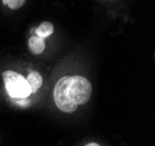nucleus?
<instances>
[{
  "label": "nucleus",
  "instance_id": "nucleus-7",
  "mask_svg": "<svg viewBox=\"0 0 155 146\" xmlns=\"http://www.w3.org/2000/svg\"><path fill=\"white\" fill-rule=\"evenodd\" d=\"M14 100L16 102V104H19L21 107H28L30 104V101L28 97H26V99H14Z\"/></svg>",
  "mask_w": 155,
  "mask_h": 146
},
{
  "label": "nucleus",
  "instance_id": "nucleus-4",
  "mask_svg": "<svg viewBox=\"0 0 155 146\" xmlns=\"http://www.w3.org/2000/svg\"><path fill=\"white\" fill-rule=\"evenodd\" d=\"M27 81L30 86V89H31V93H36L41 86H42V83H43V79H42V76L39 74L38 72H30L29 76L27 78Z\"/></svg>",
  "mask_w": 155,
  "mask_h": 146
},
{
  "label": "nucleus",
  "instance_id": "nucleus-3",
  "mask_svg": "<svg viewBox=\"0 0 155 146\" xmlns=\"http://www.w3.org/2000/svg\"><path fill=\"white\" fill-rule=\"evenodd\" d=\"M29 50L31 51L34 55H41L43 51L45 50V42L43 38L38 36H31L29 38Z\"/></svg>",
  "mask_w": 155,
  "mask_h": 146
},
{
  "label": "nucleus",
  "instance_id": "nucleus-1",
  "mask_svg": "<svg viewBox=\"0 0 155 146\" xmlns=\"http://www.w3.org/2000/svg\"><path fill=\"white\" fill-rule=\"evenodd\" d=\"M91 85L81 76H63L58 80L53 90L54 103L64 113H74L78 106L91 99Z\"/></svg>",
  "mask_w": 155,
  "mask_h": 146
},
{
  "label": "nucleus",
  "instance_id": "nucleus-2",
  "mask_svg": "<svg viewBox=\"0 0 155 146\" xmlns=\"http://www.w3.org/2000/svg\"><path fill=\"white\" fill-rule=\"evenodd\" d=\"M5 87L12 99H26L31 94L30 86L27 79L14 71H6L2 74Z\"/></svg>",
  "mask_w": 155,
  "mask_h": 146
},
{
  "label": "nucleus",
  "instance_id": "nucleus-8",
  "mask_svg": "<svg viewBox=\"0 0 155 146\" xmlns=\"http://www.w3.org/2000/svg\"><path fill=\"white\" fill-rule=\"evenodd\" d=\"M86 146H100V145L96 144V143H89V144H87Z\"/></svg>",
  "mask_w": 155,
  "mask_h": 146
},
{
  "label": "nucleus",
  "instance_id": "nucleus-6",
  "mask_svg": "<svg viewBox=\"0 0 155 146\" xmlns=\"http://www.w3.org/2000/svg\"><path fill=\"white\" fill-rule=\"evenodd\" d=\"M26 0H2V4L7 5L11 9H18L25 5Z\"/></svg>",
  "mask_w": 155,
  "mask_h": 146
},
{
  "label": "nucleus",
  "instance_id": "nucleus-5",
  "mask_svg": "<svg viewBox=\"0 0 155 146\" xmlns=\"http://www.w3.org/2000/svg\"><path fill=\"white\" fill-rule=\"evenodd\" d=\"M52 32H53V25H52V23L45 21V22L41 23L37 27V29H36V36H38V37L44 39V38L49 37Z\"/></svg>",
  "mask_w": 155,
  "mask_h": 146
}]
</instances>
